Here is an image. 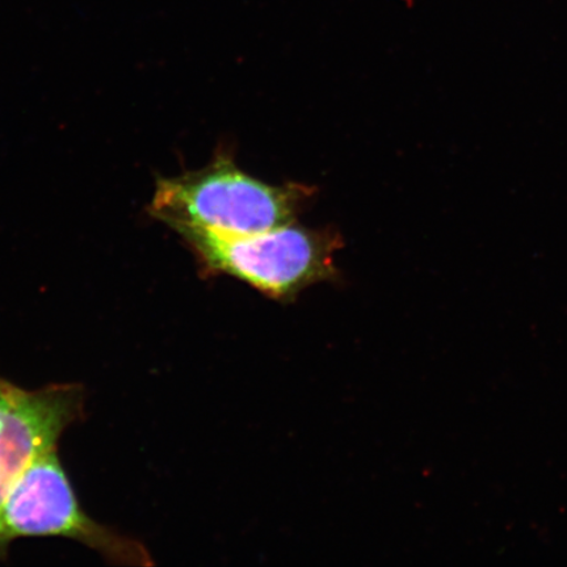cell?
<instances>
[{
	"label": "cell",
	"mask_w": 567,
	"mask_h": 567,
	"mask_svg": "<svg viewBox=\"0 0 567 567\" xmlns=\"http://www.w3.org/2000/svg\"><path fill=\"white\" fill-rule=\"evenodd\" d=\"M84 389L76 384L27 390L0 378V509L35 458L56 450L71 424L82 420Z\"/></svg>",
	"instance_id": "obj_4"
},
{
	"label": "cell",
	"mask_w": 567,
	"mask_h": 567,
	"mask_svg": "<svg viewBox=\"0 0 567 567\" xmlns=\"http://www.w3.org/2000/svg\"><path fill=\"white\" fill-rule=\"evenodd\" d=\"M313 195L315 189L302 184L261 182L223 151L200 169L159 177L147 210L177 234L240 237L295 223Z\"/></svg>",
	"instance_id": "obj_1"
},
{
	"label": "cell",
	"mask_w": 567,
	"mask_h": 567,
	"mask_svg": "<svg viewBox=\"0 0 567 567\" xmlns=\"http://www.w3.org/2000/svg\"><path fill=\"white\" fill-rule=\"evenodd\" d=\"M47 536L80 542L113 565H153L144 545L83 512L56 450L35 458L7 495L0 509V559L17 538Z\"/></svg>",
	"instance_id": "obj_3"
},
{
	"label": "cell",
	"mask_w": 567,
	"mask_h": 567,
	"mask_svg": "<svg viewBox=\"0 0 567 567\" xmlns=\"http://www.w3.org/2000/svg\"><path fill=\"white\" fill-rule=\"evenodd\" d=\"M179 236L203 276H230L275 301L292 302L305 289L339 278L336 257L343 240L337 231L290 223L251 236L196 230Z\"/></svg>",
	"instance_id": "obj_2"
}]
</instances>
